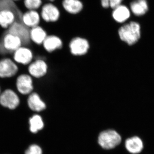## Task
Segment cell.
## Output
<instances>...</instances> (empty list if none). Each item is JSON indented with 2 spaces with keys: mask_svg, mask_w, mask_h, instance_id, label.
I'll use <instances>...</instances> for the list:
<instances>
[{
  "mask_svg": "<svg viewBox=\"0 0 154 154\" xmlns=\"http://www.w3.org/2000/svg\"><path fill=\"white\" fill-rule=\"evenodd\" d=\"M118 35L122 41L128 45L136 44L141 36L140 24L136 21L125 23L119 29Z\"/></svg>",
  "mask_w": 154,
  "mask_h": 154,
  "instance_id": "6da1fadb",
  "label": "cell"
},
{
  "mask_svg": "<svg viewBox=\"0 0 154 154\" xmlns=\"http://www.w3.org/2000/svg\"><path fill=\"white\" fill-rule=\"evenodd\" d=\"M122 138L118 133L113 130L102 131L99 135L98 143L99 145L105 149L116 147L120 143Z\"/></svg>",
  "mask_w": 154,
  "mask_h": 154,
  "instance_id": "7a4b0ae2",
  "label": "cell"
},
{
  "mask_svg": "<svg viewBox=\"0 0 154 154\" xmlns=\"http://www.w3.org/2000/svg\"><path fill=\"white\" fill-rule=\"evenodd\" d=\"M30 28L24 25L22 22L15 21L9 27L7 32L19 37L22 40L23 45H28L30 43Z\"/></svg>",
  "mask_w": 154,
  "mask_h": 154,
  "instance_id": "3957f363",
  "label": "cell"
},
{
  "mask_svg": "<svg viewBox=\"0 0 154 154\" xmlns=\"http://www.w3.org/2000/svg\"><path fill=\"white\" fill-rule=\"evenodd\" d=\"M20 103L19 96L12 89H6L0 94V105L3 107L14 110L19 106Z\"/></svg>",
  "mask_w": 154,
  "mask_h": 154,
  "instance_id": "277c9868",
  "label": "cell"
},
{
  "mask_svg": "<svg viewBox=\"0 0 154 154\" xmlns=\"http://www.w3.org/2000/svg\"><path fill=\"white\" fill-rule=\"evenodd\" d=\"M19 67L17 63L10 58L0 60V78H11L17 74Z\"/></svg>",
  "mask_w": 154,
  "mask_h": 154,
  "instance_id": "5b68a950",
  "label": "cell"
},
{
  "mask_svg": "<svg viewBox=\"0 0 154 154\" xmlns=\"http://www.w3.org/2000/svg\"><path fill=\"white\" fill-rule=\"evenodd\" d=\"M16 86L19 94L22 95H29L33 90L32 77L27 74L19 75L16 80Z\"/></svg>",
  "mask_w": 154,
  "mask_h": 154,
  "instance_id": "8992f818",
  "label": "cell"
},
{
  "mask_svg": "<svg viewBox=\"0 0 154 154\" xmlns=\"http://www.w3.org/2000/svg\"><path fill=\"white\" fill-rule=\"evenodd\" d=\"M13 54L14 60L17 63L22 65H29L33 60V52L29 48L25 45H22Z\"/></svg>",
  "mask_w": 154,
  "mask_h": 154,
  "instance_id": "52a82bcc",
  "label": "cell"
},
{
  "mask_svg": "<svg viewBox=\"0 0 154 154\" xmlns=\"http://www.w3.org/2000/svg\"><path fill=\"white\" fill-rule=\"evenodd\" d=\"M0 43L6 53H14L23 45L22 40L19 37L7 32L4 35L2 40Z\"/></svg>",
  "mask_w": 154,
  "mask_h": 154,
  "instance_id": "ba28073f",
  "label": "cell"
},
{
  "mask_svg": "<svg viewBox=\"0 0 154 154\" xmlns=\"http://www.w3.org/2000/svg\"><path fill=\"white\" fill-rule=\"evenodd\" d=\"M90 48L89 42L85 38L76 37L72 38L69 43V48L73 55H85Z\"/></svg>",
  "mask_w": 154,
  "mask_h": 154,
  "instance_id": "9c48e42d",
  "label": "cell"
},
{
  "mask_svg": "<svg viewBox=\"0 0 154 154\" xmlns=\"http://www.w3.org/2000/svg\"><path fill=\"white\" fill-rule=\"evenodd\" d=\"M48 69L47 64L42 59H37L28 65V72L31 77L39 79L46 74Z\"/></svg>",
  "mask_w": 154,
  "mask_h": 154,
  "instance_id": "30bf717a",
  "label": "cell"
},
{
  "mask_svg": "<svg viewBox=\"0 0 154 154\" xmlns=\"http://www.w3.org/2000/svg\"><path fill=\"white\" fill-rule=\"evenodd\" d=\"M41 16L45 22H55L60 17V12L55 5L52 3H47L42 8Z\"/></svg>",
  "mask_w": 154,
  "mask_h": 154,
  "instance_id": "8fae6325",
  "label": "cell"
},
{
  "mask_svg": "<svg viewBox=\"0 0 154 154\" xmlns=\"http://www.w3.org/2000/svg\"><path fill=\"white\" fill-rule=\"evenodd\" d=\"M113 10L112 17L117 23L121 24L125 23L130 18L131 13L127 6L121 4Z\"/></svg>",
  "mask_w": 154,
  "mask_h": 154,
  "instance_id": "7c38bea8",
  "label": "cell"
},
{
  "mask_svg": "<svg viewBox=\"0 0 154 154\" xmlns=\"http://www.w3.org/2000/svg\"><path fill=\"white\" fill-rule=\"evenodd\" d=\"M27 103L29 108L35 112H40L46 108V105L40 96L36 92H32L28 95Z\"/></svg>",
  "mask_w": 154,
  "mask_h": 154,
  "instance_id": "4fadbf2b",
  "label": "cell"
},
{
  "mask_svg": "<svg viewBox=\"0 0 154 154\" xmlns=\"http://www.w3.org/2000/svg\"><path fill=\"white\" fill-rule=\"evenodd\" d=\"M131 12L136 17H142L149 11L148 2L147 0H134L130 4Z\"/></svg>",
  "mask_w": 154,
  "mask_h": 154,
  "instance_id": "5bb4252c",
  "label": "cell"
},
{
  "mask_svg": "<svg viewBox=\"0 0 154 154\" xmlns=\"http://www.w3.org/2000/svg\"><path fill=\"white\" fill-rule=\"evenodd\" d=\"M22 23L28 28H33L39 25L40 15L36 11H26L22 15Z\"/></svg>",
  "mask_w": 154,
  "mask_h": 154,
  "instance_id": "9a60e30c",
  "label": "cell"
},
{
  "mask_svg": "<svg viewBox=\"0 0 154 154\" xmlns=\"http://www.w3.org/2000/svg\"><path fill=\"white\" fill-rule=\"evenodd\" d=\"M125 147L131 153L137 154L143 149V143L140 138L137 136L132 137L125 140Z\"/></svg>",
  "mask_w": 154,
  "mask_h": 154,
  "instance_id": "2e32d148",
  "label": "cell"
},
{
  "mask_svg": "<svg viewBox=\"0 0 154 154\" xmlns=\"http://www.w3.org/2000/svg\"><path fill=\"white\" fill-rule=\"evenodd\" d=\"M45 49L48 52H52L62 47L63 42L61 39L55 35L47 36L43 43Z\"/></svg>",
  "mask_w": 154,
  "mask_h": 154,
  "instance_id": "e0dca14e",
  "label": "cell"
},
{
  "mask_svg": "<svg viewBox=\"0 0 154 154\" xmlns=\"http://www.w3.org/2000/svg\"><path fill=\"white\" fill-rule=\"evenodd\" d=\"M16 19V15L11 10L5 9L0 11V26L2 28L8 29Z\"/></svg>",
  "mask_w": 154,
  "mask_h": 154,
  "instance_id": "ac0fdd59",
  "label": "cell"
},
{
  "mask_svg": "<svg viewBox=\"0 0 154 154\" xmlns=\"http://www.w3.org/2000/svg\"><path fill=\"white\" fill-rule=\"evenodd\" d=\"M30 41L37 45L42 44L47 36V33L42 27L36 26L30 28Z\"/></svg>",
  "mask_w": 154,
  "mask_h": 154,
  "instance_id": "d6986e66",
  "label": "cell"
},
{
  "mask_svg": "<svg viewBox=\"0 0 154 154\" xmlns=\"http://www.w3.org/2000/svg\"><path fill=\"white\" fill-rule=\"evenodd\" d=\"M62 6L67 12L72 14H79L83 8V3L80 0H63Z\"/></svg>",
  "mask_w": 154,
  "mask_h": 154,
  "instance_id": "ffe728a7",
  "label": "cell"
},
{
  "mask_svg": "<svg viewBox=\"0 0 154 154\" xmlns=\"http://www.w3.org/2000/svg\"><path fill=\"white\" fill-rule=\"evenodd\" d=\"M30 130L33 133H36L38 131L42 129L44 127V123L41 116L35 114L29 119Z\"/></svg>",
  "mask_w": 154,
  "mask_h": 154,
  "instance_id": "44dd1931",
  "label": "cell"
},
{
  "mask_svg": "<svg viewBox=\"0 0 154 154\" xmlns=\"http://www.w3.org/2000/svg\"><path fill=\"white\" fill-rule=\"evenodd\" d=\"M24 5L29 11H36L41 7L42 0H24Z\"/></svg>",
  "mask_w": 154,
  "mask_h": 154,
  "instance_id": "7402d4cb",
  "label": "cell"
},
{
  "mask_svg": "<svg viewBox=\"0 0 154 154\" xmlns=\"http://www.w3.org/2000/svg\"><path fill=\"white\" fill-rule=\"evenodd\" d=\"M123 1L124 0H101V4L104 8H111L113 9L122 4Z\"/></svg>",
  "mask_w": 154,
  "mask_h": 154,
  "instance_id": "603a6c76",
  "label": "cell"
},
{
  "mask_svg": "<svg viewBox=\"0 0 154 154\" xmlns=\"http://www.w3.org/2000/svg\"><path fill=\"white\" fill-rule=\"evenodd\" d=\"M25 154H42V150L39 146L33 144L30 146L25 151Z\"/></svg>",
  "mask_w": 154,
  "mask_h": 154,
  "instance_id": "cb8c5ba5",
  "label": "cell"
},
{
  "mask_svg": "<svg viewBox=\"0 0 154 154\" xmlns=\"http://www.w3.org/2000/svg\"><path fill=\"white\" fill-rule=\"evenodd\" d=\"M48 1H50V2H53V1H55V0H48Z\"/></svg>",
  "mask_w": 154,
  "mask_h": 154,
  "instance_id": "d4e9b609",
  "label": "cell"
},
{
  "mask_svg": "<svg viewBox=\"0 0 154 154\" xmlns=\"http://www.w3.org/2000/svg\"><path fill=\"white\" fill-rule=\"evenodd\" d=\"M13 1H19V0H12Z\"/></svg>",
  "mask_w": 154,
  "mask_h": 154,
  "instance_id": "484cf974",
  "label": "cell"
},
{
  "mask_svg": "<svg viewBox=\"0 0 154 154\" xmlns=\"http://www.w3.org/2000/svg\"><path fill=\"white\" fill-rule=\"evenodd\" d=\"M1 93H2V92H1V88H0V94H1Z\"/></svg>",
  "mask_w": 154,
  "mask_h": 154,
  "instance_id": "4316f807",
  "label": "cell"
}]
</instances>
